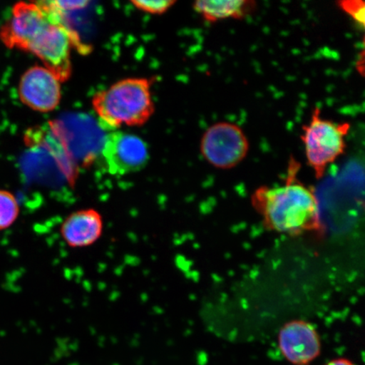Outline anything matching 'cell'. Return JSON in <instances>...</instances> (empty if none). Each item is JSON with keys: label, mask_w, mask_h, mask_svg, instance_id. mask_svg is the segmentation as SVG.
I'll return each instance as SVG.
<instances>
[{"label": "cell", "mask_w": 365, "mask_h": 365, "mask_svg": "<svg viewBox=\"0 0 365 365\" xmlns=\"http://www.w3.org/2000/svg\"><path fill=\"white\" fill-rule=\"evenodd\" d=\"M297 165L296 162L290 163L284 185L259 187L251 197L264 225L291 235L317 230L321 223L317 195L309 187L295 179Z\"/></svg>", "instance_id": "1"}, {"label": "cell", "mask_w": 365, "mask_h": 365, "mask_svg": "<svg viewBox=\"0 0 365 365\" xmlns=\"http://www.w3.org/2000/svg\"><path fill=\"white\" fill-rule=\"evenodd\" d=\"M152 85L148 78H127L96 93L91 103L100 125L107 129L145 125L155 111Z\"/></svg>", "instance_id": "2"}, {"label": "cell", "mask_w": 365, "mask_h": 365, "mask_svg": "<svg viewBox=\"0 0 365 365\" xmlns=\"http://www.w3.org/2000/svg\"><path fill=\"white\" fill-rule=\"evenodd\" d=\"M45 3L51 12V18L42 33L30 45L27 53L38 57L43 66L51 71L59 81L65 82L72 74L71 48L76 46L79 51L88 52V48L66 24L63 14L50 6L48 1Z\"/></svg>", "instance_id": "3"}, {"label": "cell", "mask_w": 365, "mask_h": 365, "mask_svg": "<svg viewBox=\"0 0 365 365\" xmlns=\"http://www.w3.org/2000/svg\"><path fill=\"white\" fill-rule=\"evenodd\" d=\"M350 128L349 123L323 118L319 108H314L308 124L302 126L305 157L317 179H322L327 168L345 153Z\"/></svg>", "instance_id": "4"}, {"label": "cell", "mask_w": 365, "mask_h": 365, "mask_svg": "<svg viewBox=\"0 0 365 365\" xmlns=\"http://www.w3.org/2000/svg\"><path fill=\"white\" fill-rule=\"evenodd\" d=\"M200 150L205 161L214 168L230 170L247 157L250 143L238 125L221 121L204 132Z\"/></svg>", "instance_id": "5"}, {"label": "cell", "mask_w": 365, "mask_h": 365, "mask_svg": "<svg viewBox=\"0 0 365 365\" xmlns=\"http://www.w3.org/2000/svg\"><path fill=\"white\" fill-rule=\"evenodd\" d=\"M50 18L51 12L45 1L16 3L10 19L0 29V39L8 48L27 52Z\"/></svg>", "instance_id": "6"}, {"label": "cell", "mask_w": 365, "mask_h": 365, "mask_svg": "<svg viewBox=\"0 0 365 365\" xmlns=\"http://www.w3.org/2000/svg\"><path fill=\"white\" fill-rule=\"evenodd\" d=\"M101 155L108 173L118 176L143 170L149 161L145 141L121 131H114L104 139Z\"/></svg>", "instance_id": "7"}, {"label": "cell", "mask_w": 365, "mask_h": 365, "mask_svg": "<svg viewBox=\"0 0 365 365\" xmlns=\"http://www.w3.org/2000/svg\"><path fill=\"white\" fill-rule=\"evenodd\" d=\"M18 94L21 103L33 110L51 112L61 103V82L48 68L34 66L23 73Z\"/></svg>", "instance_id": "8"}, {"label": "cell", "mask_w": 365, "mask_h": 365, "mask_svg": "<svg viewBox=\"0 0 365 365\" xmlns=\"http://www.w3.org/2000/svg\"><path fill=\"white\" fill-rule=\"evenodd\" d=\"M278 348L287 362L309 365L322 352V341L312 324L293 321L285 324L278 333Z\"/></svg>", "instance_id": "9"}, {"label": "cell", "mask_w": 365, "mask_h": 365, "mask_svg": "<svg viewBox=\"0 0 365 365\" xmlns=\"http://www.w3.org/2000/svg\"><path fill=\"white\" fill-rule=\"evenodd\" d=\"M101 214L94 209L79 210L63 222L61 234L66 243L73 248L88 247L103 235Z\"/></svg>", "instance_id": "10"}, {"label": "cell", "mask_w": 365, "mask_h": 365, "mask_svg": "<svg viewBox=\"0 0 365 365\" xmlns=\"http://www.w3.org/2000/svg\"><path fill=\"white\" fill-rule=\"evenodd\" d=\"M257 8L254 0H199L193 4L194 11L211 24L227 19H245Z\"/></svg>", "instance_id": "11"}, {"label": "cell", "mask_w": 365, "mask_h": 365, "mask_svg": "<svg viewBox=\"0 0 365 365\" xmlns=\"http://www.w3.org/2000/svg\"><path fill=\"white\" fill-rule=\"evenodd\" d=\"M20 214V205L10 191L0 190V231L11 227Z\"/></svg>", "instance_id": "12"}, {"label": "cell", "mask_w": 365, "mask_h": 365, "mask_svg": "<svg viewBox=\"0 0 365 365\" xmlns=\"http://www.w3.org/2000/svg\"><path fill=\"white\" fill-rule=\"evenodd\" d=\"M340 10L349 16L361 29L364 27L365 4L361 0H344L336 3Z\"/></svg>", "instance_id": "13"}, {"label": "cell", "mask_w": 365, "mask_h": 365, "mask_svg": "<svg viewBox=\"0 0 365 365\" xmlns=\"http://www.w3.org/2000/svg\"><path fill=\"white\" fill-rule=\"evenodd\" d=\"M135 7L140 11L153 14V15H163L176 4L175 0H166V1H132Z\"/></svg>", "instance_id": "14"}, {"label": "cell", "mask_w": 365, "mask_h": 365, "mask_svg": "<svg viewBox=\"0 0 365 365\" xmlns=\"http://www.w3.org/2000/svg\"><path fill=\"white\" fill-rule=\"evenodd\" d=\"M50 6H51L54 10L63 14L67 13L68 11H75L81 10L88 6L90 2L88 1H48Z\"/></svg>", "instance_id": "15"}, {"label": "cell", "mask_w": 365, "mask_h": 365, "mask_svg": "<svg viewBox=\"0 0 365 365\" xmlns=\"http://www.w3.org/2000/svg\"><path fill=\"white\" fill-rule=\"evenodd\" d=\"M324 365H356V364L353 361H351V360L349 359L337 358V359L331 360V361H329Z\"/></svg>", "instance_id": "16"}]
</instances>
